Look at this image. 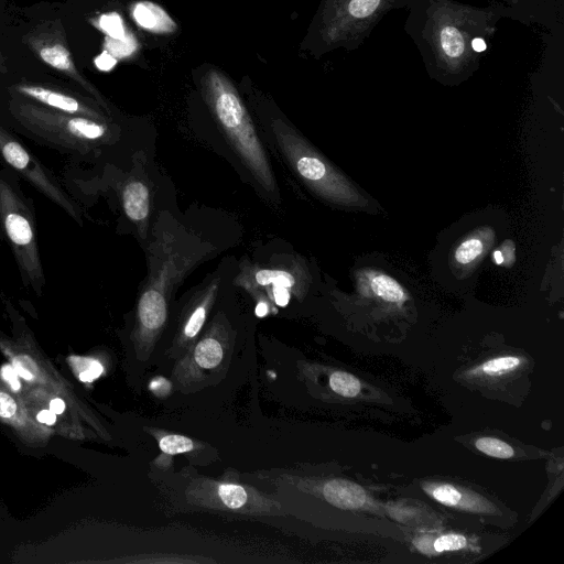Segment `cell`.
Returning <instances> with one entry per match:
<instances>
[{"label": "cell", "instance_id": "3957f363", "mask_svg": "<svg viewBox=\"0 0 564 564\" xmlns=\"http://www.w3.org/2000/svg\"><path fill=\"white\" fill-rule=\"evenodd\" d=\"M203 97L219 128L257 183L274 195L276 184L270 160L236 87L217 68L200 77Z\"/></svg>", "mask_w": 564, "mask_h": 564}, {"label": "cell", "instance_id": "4316f807", "mask_svg": "<svg viewBox=\"0 0 564 564\" xmlns=\"http://www.w3.org/2000/svg\"><path fill=\"white\" fill-rule=\"evenodd\" d=\"M432 496L441 503L447 506L458 505L462 498V494L456 488L449 485H442L435 487L432 491Z\"/></svg>", "mask_w": 564, "mask_h": 564}, {"label": "cell", "instance_id": "52a82bcc", "mask_svg": "<svg viewBox=\"0 0 564 564\" xmlns=\"http://www.w3.org/2000/svg\"><path fill=\"white\" fill-rule=\"evenodd\" d=\"M0 161L7 169L61 208L75 223L83 225L82 208L63 186L59 178L1 123Z\"/></svg>", "mask_w": 564, "mask_h": 564}, {"label": "cell", "instance_id": "2e32d148", "mask_svg": "<svg viewBox=\"0 0 564 564\" xmlns=\"http://www.w3.org/2000/svg\"><path fill=\"white\" fill-rule=\"evenodd\" d=\"M224 356L220 341L213 335L204 337L194 349L196 364L205 369H212L219 365Z\"/></svg>", "mask_w": 564, "mask_h": 564}, {"label": "cell", "instance_id": "d6a6232c", "mask_svg": "<svg viewBox=\"0 0 564 564\" xmlns=\"http://www.w3.org/2000/svg\"><path fill=\"white\" fill-rule=\"evenodd\" d=\"M492 259L497 264H501L505 261V257L501 250H496L492 254Z\"/></svg>", "mask_w": 564, "mask_h": 564}, {"label": "cell", "instance_id": "603a6c76", "mask_svg": "<svg viewBox=\"0 0 564 564\" xmlns=\"http://www.w3.org/2000/svg\"><path fill=\"white\" fill-rule=\"evenodd\" d=\"M160 449L167 455L186 453L193 449V441L183 435L171 434L159 442Z\"/></svg>", "mask_w": 564, "mask_h": 564}, {"label": "cell", "instance_id": "cb8c5ba5", "mask_svg": "<svg viewBox=\"0 0 564 564\" xmlns=\"http://www.w3.org/2000/svg\"><path fill=\"white\" fill-rule=\"evenodd\" d=\"M484 250L481 240L477 238H469L462 242L456 251L455 259L460 264H468L478 258Z\"/></svg>", "mask_w": 564, "mask_h": 564}, {"label": "cell", "instance_id": "e0dca14e", "mask_svg": "<svg viewBox=\"0 0 564 564\" xmlns=\"http://www.w3.org/2000/svg\"><path fill=\"white\" fill-rule=\"evenodd\" d=\"M373 293L387 302L402 303L406 296L401 285L386 274H373L370 279Z\"/></svg>", "mask_w": 564, "mask_h": 564}, {"label": "cell", "instance_id": "7a4b0ae2", "mask_svg": "<svg viewBox=\"0 0 564 564\" xmlns=\"http://www.w3.org/2000/svg\"><path fill=\"white\" fill-rule=\"evenodd\" d=\"M175 232L162 231L149 249L148 280L137 304V330L142 337L151 338L163 328L171 295L189 270L214 250L198 240L180 242Z\"/></svg>", "mask_w": 564, "mask_h": 564}, {"label": "cell", "instance_id": "44dd1931", "mask_svg": "<svg viewBox=\"0 0 564 564\" xmlns=\"http://www.w3.org/2000/svg\"><path fill=\"white\" fill-rule=\"evenodd\" d=\"M475 445L480 452L497 458H510L514 454L510 445L494 437H480Z\"/></svg>", "mask_w": 564, "mask_h": 564}, {"label": "cell", "instance_id": "ac0fdd59", "mask_svg": "<svg viewBox=\"0 0 564 564\" xmlns=\"http://www.w3.org/2000/svg\"><path fill=\"white\" fill-rule=\"evenodd\" d=\"M68 362L77 378L83 382H91L104 372L102 365L91 358L72 356Z\"/></svg>", "mask_w": 564, "mask_h": 564}, {"label": "cell", "instance_id": "ffe728a7", "mask_svg": "<svg viewBox=\"0 0 564 564\" xmlns=\"http://www.w3.org/2000/svg\"><path fill=\"white\" fill-rule=\"evenodd\" d=\"M330 388L343 397H356L360 391L359 380L344 371H336L329 378Z\"/></svg>", "mask_w": 564, "mask_h": 564}, {"label": "cell", "instance_id": "8fae6325", "mask_svg": "<svg viewBox=\"0 0 564 564\" xmlns=\"http://www.w3.org/2000/svg\"><path fill=\"white\" fill-rule=\"evenodd\" d=\"M0 421L13 429L29 443H43L51 435L46 425L35 423L26 410L11 392L0 383Z\"/></svg>", "mask_w": 564, "mask_h": 564}, {"label": "cell", "instance_id": "5b68a950", "mask_svg": "<svg viewBox=\"0 0 564 564\" xmlns=\"http://www.w3.org/2000/svg\"><path fill=\"white\" fill-rule=\"evenodd\" d=\"M9 109L25 132L63 152L88 155L112 139L108 121L51 110L19 97Z\"/></svg>", "mask_w": 564, "mask_h": 564}, {"label": "cell", "instance_id": "4fadbf2b", "mask_svg": "<svg viewBox=\"0 0 564 564\" xmlns=\"http://www.w3.org/2000/svg\"><path fill=\"white\" fill-rule=\"evenodd\" d=\"M130 14L139 28L154 34H172L178 28L161 6L149 0L134 2Z\"/></svg>", "mask_w": 564, "mask_h": 564}, {"label": "cell", "instance_id": "9a60e30c", "mask_svg": "<svg viewBox=\"0 0 564 564\" xmlns=\"http://www.w3.org/2000/svg\"><path fill=\"white\" fill-rule=\"evenodd\" d=\"M513 8L523 23L550 24L554 21L552 0H503Z\"/></svg>", "mask_w": 564, "mask_h": 564}, {"label": "cell", "instance_id": "4dcf8cb0", "mask_svg": "<svg viewBox=\"0 0 564 564\" xmlns=\"http://www.w3.org/2000/svg\"><path fill=\"white\" fill-rule=\"evenodd\" d=\"M48 409L53 411L56 415L63 414L66 409V403L64 399L55 397L50 400Z\"/></svg>", "mask_w": 564, "mask_h": 564}, {"label": "cell", "instance_id": "7c38bea8", "mask_svg": "<svg viewBox=\"0 0 564 564\" xmlns=\"http://www.w3.org/2000/svg\"><path fill=\"white\" fill-rule=\"evenodd\" d=\"M121 202L127 218L137 225L141 235H144L150 216L148 186L140 180H129L121 189Z\"/></svg>", "mask_w": 564, "mask_h": 564}, {"label": "cell", "instance_id": "30bf717a", "mask_svg": "<svg viewBox=\"0 0 564 564\" xmlns=\"http://www.w3.org/2000/svg\"><path fill=\"white\" fill-rule=\"evenodd\" d=\"M11 91L19 96V98L51 110L99 121H108L107 116L100 110V106L98 104L93 105L83 98L55 88L23 83L13 86Z\"/></svg>", "mask_w": 564, "mask_h": 564}, {"label": "cell", "instance_id": "484cf974", "mask_svg": "<svg viewBox=\"0 0 564 564\" xmlns=\"http://www.w3.org/2000/svg\"><path fill=\"white\" fill-rule=\"evenodd\" d=\"M466 546V539L459 534H446L433 543L434 552L456 551Z\"/></svg>", "mask_w": 564, "mask_h": 564}, {"label": "cell", "instance_id": "7402d4cb", "mask_svg": "<svg viewBox=\"0 0 564 564\" xmlns=\"http://www.w3.org/2000/svg\"><path fill=\"white\" fill-rule=\"evenodd\" d=\"M218 496L223 503L230 509H239L247 501L243 487L235 484H223L218 487Z\"/></svg>", "mask_w": 564, "mask_h": 564}, {"label": "cell", "instance_id": "d4e9b609", "mask_svg": "<svg viewBox=\"0 0 564 564\" xmlns=\"http://www.w3.org/2000/svg\"><path fill=\"white\" fill-rule=\"evenodd\" d=\"M520 362L521 360L518 357H499L485 362L482 366V370L488 375H497L514 369L520 365Z\"/></svg>", "mask_w": 564, "mask_h": 564}, {"label": "cell", "instance_id": "d6986e66", "mask_svg": "<svg viewBox=\"0 0 564 564\" xmlns=\"http://www.w3.org/2000/svg\"><path fill=\"white\" fill-rule=\"evenodd\" d=\"M96 28L102 31L108 39L121 41L130 34L127 32L122 18L116 13H105L96 21Z\"/></svg>", "mask_w": 564, "mask_h": 564}, {"label": "cell", "instance_id": "ba28073f", "mask_svg": "<svg viewBox=\"0 0 564 564\" xmlns=\"http://www.w3.org/2000/svg\"><path fill=\"white\" fill-rule=\"evenodd\" d=\"M29 46L51 68L76 82L107 112L108 105L101 94L77 69L59 25L39 28L28 35Z\"/></svg>", "mask_w": 564, "mask_h": 564}, {"label": "cell", "instance_id": "277c9868", "mask_svg": "<svg viewBox=\"0 0 564 564\" xmlns=\"http://www.w3.org/2000/svg\"><path fill=\"white\" fill-rule=\"evenodd\" d=\"M0 236L12 252L23 286L41 296L46 280L34 200L22 191L18 175L6 166H0Z\"/></svg>", "mask_w": 564, "mask_h": 564}, {"label": "cell", "instance_id": "83f0119b", "mask_svg": "<svg viewBox=\"0 0 564 564\" xmlns=\"http://www.w3.org/2000/svg\"><path fill=\"white\" fill-rule=\"evenodd\" d=\"M0 377L13 391L17 392L21 389L19 375L12 365H2L0 368Z\"/></svg>", "mask_w": 564, "mask_h": 564}, {"label": "cell", "instance_id": "9c48e42d", "mask_svg": "<svg viewBox=\"0 0 564 564\" xmlns=\"http://www.w3.org/2000/svg\"><path fill=\"white\" fill-rule=\"evenodd\" d=\"M291 263H278L276 265L248 264L237 275L236 284L254 294L265 293L278 306L289 304L292 294L301 286L300 273Z\"/></svg>", "mask_w": 564, "mask_h": 564}, {"label": "cell", "instance_id": "8992f818", "mask_svg": "<svg viewBox=\"0 0 564 564\" xmlns=\"http://www.w3.org/2000/svg\"><path fill=\"white\" fill-rule=\"evenodd\" d=\"M411 0H322L315 23L318 44L326 51L355 50L393 9Z\"/></svg>", "mask_w": 564, "mask_h": 564}, {"label": "cell", "instance_id": "1f68e13d", "mask_svg": "<svg viewBox=\"0 0 564 564\" xmlns=\"http://www.w3.org/2000/svg\"><path fill=\"white\" fill-rule=\"evenodd\" d=\"M268 312H269L268 303L263 300L259 301V303L256 306L257 316L263 317L268 314Z\"/></svg>", "mask_w": 564, "mask_h": 564}, {"label": "cell", "instance_id": "5bb4252c", "mask_svg": "<svg viewBox=\"0 0 564 564\" xmlns=\"http://www.w3.org/2000/svg\"><path fill=\"white\" fill-rule=\"evenodd\" d=\"M323 492L329 503L341 509H358L366 501L365 490L345 479H333L326 482Z\"/></svg>", "mask_w": 564, "mask_h": 564}, {"label": "cell", "instance_id": "f546056e", "mask_svg": "<svg viewBox=\"0 0 564 564\" xmlns=\"http://www.w3.org/2000/svg\"><path fill=\"white\" fill-rule=\"evenodd\" d=\"M36 421L43 425L51 426L56 422V414L50 409H44L36 414Z\"/></svg>", "mask_w": 564, "mask_h": 564}, {"label": "cell", "instance_id": "6da1fadb", "mask_svg": "<svg viewBox=\"0 0 564 564\" xmlns=\"http://www.w3.org/2000/svg\"><path fill=\"white\" fill-rule=\"evenodd\" d=\"M404 30L414 42L427 74L445 84L474 75L503 18L521 21L505 2L476 7L455 0H411Z\"/></svg>", "mask_w": 564, "mask_h": 564}, {"label": "cell", "instance_id": "f1b7e54d", "mask_svg": "<svg viewBox=\"0 0 564 564\" xmlns=\"http://www.w3.org/2000/svg\"><path fill=\"white\" fill-rule=\"evenodd\" d=\"M117 63V59L115 58V56H112L109 52L105 51L104 53H101L98 57H96L95 59V64L96 66L104 70V72H107L109 69H111Z\"/></svg>", "mask_w": 564, "mask_h": 564}]
</instances>
